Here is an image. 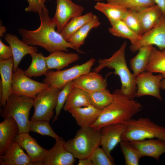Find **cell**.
I'll return each mask as SVG.
<instances>
[{
	"label": "cell",
	"instance_id": "cell-4",
	"mask_svg": "<svg viewBox=\"0 0 165 165\" xmlns=\"http://www.w3.org/2000/svg\"><path fill=\"white\" fill-rule=\"evenodd\" d=\"M123 124L125 128L122 140L132 141L156 138L165 141V128L148 118H131Z\"/></svg>",
	"mask_w": 165,
	"mask_h": 165
},
{
	"label": "cell",
	"instance_id": "cell-44",
	"mask_svg": "<svg viewBox=\"0 0 165 165\" xmlns=\"http://www.w3.org/2000/svg\"><path fill=\"white\" fill-rule=\"evenodd\" d=\"M6 29L5 26H3L2 24L0 23V36L4 37V34L6 32Z\"/></svg>",
	"mask_w": 165,
	"mask_h": 165
},
{
	"label": "cell",
	"instance_id": "cell-39",
	"mask_svg": "<svg viewBox=\"0 0 165 165\" xmlns=\"http://www.w3.org/2000/svg\"><path fill=\"white\" fill-rule=\"evenodd\" d=\"M93 165H114L112 160L101 148L96 149L90 157Z\"/></svg>",
	"mask_w": 165,
	"mask_h": 165
},
{
	"label": "cell",
	"instance_id": "cell-2",
	"mask_svg": "<svg viewBox=\"0 0 165 165\" xmlns=\"http://www.w3.org/2000/svg\"><path fill=\"white\" fill-rule=\"evenodd\" d=\"M112 94V102L101 110L98 118L90 127L94 129L100 130L108 125L123 124L141 110L140 103L126 97L120 89L115 90Z\"/></svg>",
	"mask_w": 165,
	"mask_h": 165
},
{
	"label": "cell",
	"instance_id": "cell-5",
	"mask_svg": "<svg viewBox=\"0 0 165 165\" xmlns=\"http://www.w3.org/2000/svg\"><path fill=\"white\" fill-rule=\"evenodd\" d=\"M100 130L90 127L81 128L75 137L65 142L67 149L75 158L90 157L93 152L100 145Z\"/></svg>",
	"mask_w": 165,
	"mask_h": 165
},
{
	"label": "cell",
	"instance_id": "cell-14",
	"mask_svg": "<svg viewBox=\"0 0 165 165\" xmlns=\"http://www.w3.org/2000/svg\"><path fill=\"white\" fill-rule=\"evenodd\" d=\"M13 141L18 142L26 151L33 165H43L48 150L40 146L29 133L18 134Z\"/></svg>",
	"mask_w": 165,
	"mask_h": 165
},
{
	"label": "cell",
	"instance_id": "cell-8",
	"mask_svg": "<svg viewBox=\"0 0 165 165\" xmlns=\"http://www.w3.org/2000/svg\"><path fill=\"white\" fill-rule=\"evenodd\" d=\"M60 90L51 86L39 92L34 99V114L31 120H43L49 121L53 117L57 97Z\"/></svg>",
	"mask_w": 165,
	"mask_h": 165
},
{
	"label": "cell",
	"instance_id": "cell-6",
	"mask_svg": "<svg viewBox=\"0 0 165 165\" xmlns=\"http://www.w3.org/2000/svg\"><path fill=\"white\" fill-rule=\"evenodd\" d=\"M33 100L30 97L12 94L1 110V116L3 119L12 117L15 120L19 128V134L29 132V116L33 106Z\"/></svg>",
	"mask_w": 165,
	"mask_h": 165
},
{
	"label": "cell",
	"instance_id": "cell-3",
	"mask_svg": "<svg viewBox=\"0 0 165 165\" xmlns=\"http://www.w3.org/2000/svg\"><path fill=\"white\" fill-rule=\"evenodd\" d=\"M127 45V42H124L111 57L99 59L98 61V65L94 70L98 73L105 67L113 69L115 71L113 74L120 78L121 93L128 98L134 100L136 97L137 86L135 77L129 70L126 62L125 54Z\"/></svg>",
	"mask_w": 165,
	"mask_h": 165
},
{
	"label": "cell",
	"instance_id": "cell-15",
	"mask_svg": "<svg viewBox=\"0 0 165 165\" xmlns=\"http://www.w3.org/2000/svg\"><path fill=\"white\" fill-rule=\"evenodd\" d=\"M125 125L119 123L108 125L100 130V145L110 158L114 161L111 152L122 141V134L124 130Z\"/></svg>",
	"mask_w": 165,
	"mask_h": 165
},
{
	"label": "cell",
	"instance_id": "cell-46",
	"mask_svg": "<svg viewBox=\"0 0 165 165\" xmlns=\"http://www.w3.org/2000/svg\"><path fill=\"white\" fill-rule=\"evenodd\" d=\"M95 0L97 1H101L103 0Z\"/></svg>",
	"mask_w": 165,
	"mask_h": 165
},
{
	"label": "cell",
	"instance_id": "cell-27",
	"mask_svg": "<svg viewBox=\"0 0 165 165\" xmlns=\"http://www.w3.org/2000/svg\"><path fill=\"white\" fill-rule=\"evenodd\" d=\"M92 105L88 92L73 86L64 107L67 111L70 108L87 106Z\"/></svg>",
	"mask_w": 165,
	"mask_h": 165
},
{
	"label": "cell",
	"instance_id": "cell-13",
	"mask_svg": "<svg viewBox=\"0 0 165 165\" xmlns=\"http://www.w3.org/2000/svg\"><path fill=\"white\" fill-rule=\"evenodd\" d=\"M53 147L48 150L43 165H73L75 158L66 148L65 141L60 137L55 139Z\"/></svg>",
	"mask_w": 165,
	"mask_h": 165
},
{
	"label": "cell",
	"instance_id": "cell-28",
	"mask_svg": "<svg viewBox=\"0 0 165 165\" xmlns=\"http://www.w3.org/2000/svg\"><path fill=\"white\" fill-rule=\"evenodd\" d=\"M94 7L106 16L111 25L119 20H122L128 10L126 8L108 2H98Z\"/></svg>",
	"mask_w": 165,
	"mask_h": 165
},
{
	"label": "cell",
	"instance_id": "cell-47",
	"mask_svg": "<svg viewBox=\"0 0 165 165\" xmlns=\"http://www.w3.org/2000/svg\"><path fill=\"white\" fill-rule=\"evenodd\" d=\"M48 0L49 1H52V0Z\"/></svg>",
	"mask_w": 165,
	"mask_h": 165
},
{
	"label": "cell",
	"instance_id": "cell-12",
	"mask_svg": "<svg viewBox=\"0 0 165 165\" xmlns=\"http://www.w3.org/2000/svg\"><path fill=\"white\" fill-rule=\"evenodd\" d=\"M84 9L82 6L72 0H56V10L52 19L56 24L57 31L60 33L72 18L82 15Z\"/></svg>",
	"mask_w": 165,
	"mask_h": 165
},
{
	"label": "cell",
	"instance_id": "cell-25",
	"mask_svg": "<svg viewBox=\"0 0 165 165\" xmlns=\"http://www.w3.org/2000/svg\"><path fill=\"white\" fill-rule=\"evenodd\" d=\"M100 24L98 17L94 15L92 19L75 33L68 41L73 46L78 52L84 53L79 49V48L84 44L85 40L90 31L93 28H97Z\"/></svg>",
	"mask_w": 165,
	"mask_h": 165
},
{
	"label": "cell",
	"instance_id": "cell-36",
	"mask_svg": "<svg viewBox=\"0 0 165 165\" xmlns=\"http://www.w3.org/2000/svg\"><path fill=\"white\" fill-rule=\"evenodd\" d=\"M29 132H33L42 135L50 136L56 139L59 137L54 131L49 121L43 120H30Z\"/></svg>",
	"mask_w": 165,
	"mask_h": 165
},
{
	"label": "cell",
	"instance_id": "cell-29",
	"mask_svg": "<svg viewBox=\"0 0 165 165\" xmlns=\"http://www.w3.org/2000/svg\"><path fill=\"white\" fill-rule=\"evenodd\" d=\"M29 55L31 62L28 68L24 71L25 74L30 78L44 75L48 70L46 57L41 53H34Z\"/></svg>",
	"mask_w": 165,
	"mask_h": 165
},
{
	"label": "cell",
	"instance_id": "cell-1",
	"mask_svg": "<svg viewBox=\"0 0 165 165\" xmlns=\"http://www.w3.org/2000/svg\"><path fill=\"white\" fill-rule=\"evenodd\" d=\"M38 14L40 24L37 29L34 30L18 29L22 42L29 45L41 47L50 53L56 51L68 52V48L76 51L70 42L56 30V24L50 17L47 9L42 10Z\"/></svg>",
	"mask_w": 165,
	"mask_h": 165
},
{
	"label": "cell",
	"instance_id": "cell-23",
	"mask_svg": "<svg viewBox=\"0 0 165 165\" xmlns=\"http://www.w3.org/2000/svg\"><path fill=\"white\" fill-rule=\"evenodd\" d=\"M79 59V55L77 53L63 51L54 52L46 57L48 70L53 69L60 70Z\"/></svg>",
	"mask_w": 165,
	"mask_h": 165
},
{
	"label": "cell",
	"instance_id": "cell-38",
	"mask_svg": "<svg viewBox=\"0 0 165 165\" xmlns=\"http://www.w3.org/2000/svg\"><path fill=\"white\" fill-rule=\"evenodd\" d=\"M74 86L73 81L67 83L59 93L57 99V105L55 109V114L53 122L57 120L59 115L63 108H64L68 96Z\"/></svg>",
	"mask_w": 165,
	"mask_h": 165
},
{
	"label": "cell",
	"instance_id": "cell-20",
	"mask_svg": "<svg viewBox=\"0 0 165 165\" xmlns=\"http://www.w3.org/2000/svg\"><path fill=\"white\" fill-rule=\"evenodd\" d=\"M4 39L12 50L14 60L13 72L18 67L20 61L25 56L38 52L37 47L26 44L14 35L6 34L4 36Z\"/></svg>",
	"mask_w": 165,
	"mask_h": 165
},
{
	"label": "cell",
	"instance_id": "cell-42",
	"mask_svg": "<svg viewBox=\"0 0 165 165\" xmlns=\"http://www.w3.org/2000/svg\"><path fill=\"white\" fill-rule=\"evenodd\" d=\"M156 5L161 10L163 15L165 16V0H155Z\"/></svg>",
	"mask_w": 165,
	"mask_h": 165
},
{
	"label": "cell",
	"instance_id": "cell-19",
	"mask_svg": "<svg viewBox=\"0 0 165 165\" xmlns=\"http://www.w3.org/2000/svg\"><path fill=\"white\" fill-rule=\"evenodd\" d=\"M23 148L13 141L4 153L0 155V165H33Z\"/></svg>",
	"mask_w": 165,
	"mask_h": 165
},
{
	"label": "cell",
	"instance_id": "cell-24",
	"mask_svg": "<svg viewBox=\"0 0 165 165\" xmlns=\"http://www.w3.org/2000/svg\"><path fill=\"white\" fill-rule=\"evenodd\" d=\"M137 12L144 33L154 27L163 15L156 5L146 7Z\"/></svg>",
	"mask_w": 165,
	"mask_h": 165
},
{
	"label": "cell",
	"instance_id": "cell-37",
	"mask_svg": "<svg viewBox=\"0 0 165 165\" xmlns=\"http://www.w3.org/2000/svg\"><path fill=\"white\" fill-rule=\"evenodd\" d=\"M133 31L139 36L144 32L137 12L128 9L122 20Z\"/></svg>",
	"mask_w": 165,
	"mask_h": 165
},
{
	"label": "cell",
	"instance_id": "cell-45",
	"mask_svg": "<svg viewBox=\"0 0 165 165\" xmlns=\"http://www.w3.org/2000/svg\"><path fill=\"white\" fill-rule=\"evenodd\" d=\"M160 88L163 90H165V78H163L161 81Z\"/></svg>",
	"mask_w": 165,
	"mask_h": 165
},
{
	"label": "cell",
	"instance_id": "cell-33",
	"mask_svg": "<svg viewBox=\"0 0 165 165\" xmlns=\"http://www.w3.org/2000/svg\"><path fill=\"white\" fill-rule=\"evenodd\" d=\"M126 165H138L141 156L138 150L130 141L122 140L119 143Z\"/></svg>",
	"mask_w": 165,
	"mask_h": 165
},
{
	"label": "cell",
	"instance_id": "cell-26",
	"mask_svg": "<svg viewBox=\"0 0 165 165\" xmlns=\"http://www.w3.org/2000/svg\"><path fill=\"white\" fill-rule=\"evenodd\" d=\"M153 47L148 45L141 47L136 55L130 60V68L135 77L145 71Z\"/></svg>",
	"mask_w": 165,
	"mask_h": 165
},
{
	"label": "cell",
	"instance_id": "cell-17",
	"mask_svg": "<svg viewBox=\"0 0 165 165\" xmlns=\"http://www.w3.org/2000/svg\"><path fill=\"white\" fill-rule=\"evenodd\" d=\"M130 142L142 157H152L158 162L161 155L165 153V141L161 139L150 138Z\"/></svg>",
	"mask_w": 165,
	"mask_h": 165
},
{
	"label": "cell",
	"instance_id": "cell-35",
	"mask_svg": "<svg viewBox=\"0 0 165 165\" xmlns=\"http://www.w3.org/2000/svg\"><path fill=\"white\" fill-rule=\"evenodd\" d=\"M107 2L128 9L138 12L156 5L155 0H107Z\"/></svg>",
	"mask_w": 165,
	"mask_h": 165
},
{
	"label": "cell",
	"instance_id": "cell-7",
	"mask_svg": "<svg viewBox=\"0 0 165 165\" xmlns=\"http://www.w3.org/2000/svg\"><path fill=\"white\" fill-rule=\"evenodd\" d=\"M95 61V59L92 57L83 64L75 65L64 70L56 71L48 70L44 75V82L50 86L61 89L68 82L90 72Z\"/></svg>",
	"mask_w": 165,
	"mask_h": 165
},
{
	"label": "cell",
	"instance_id": "cell-34",
	"mask_svg": "<svg viewBox=\"0 0 165 165\" xmlns=\"http://www.w3.org/2000/svg\"><path fill=\"white\" fill-rule=\"evenodd\" d=\"M92 105L102 110L112 101L113 95L106 89L88 93Z\"/></svg>",
	"mask_w": 165,
	"mask_h": 165
},
{
	"label": "cell",
	"instance_id": "cell-31",
	"mask_svg": "<svg viewBox=\"0 0 165 165\" xmlns=\"http://www.w3.org/2000/svg\"><path fill=\"white\" fill-rule=\"evenodd\" d=\"M145 71L160 73L165 78V50L153 47Z\"/></svg>",
	"mask_w": 165,
	"mask_h": 165
},
{
	"label": "cell",
	"instance_id": "cell-41",
	"mask_svg": "<svg viewBox=\"0 0 165 165\" xmlns=\"http://www.w3.org/2000/svg\"><path fill=\"white\" fill-rule=\"evenodd\" d=\"M13 57L11 48L10 46L4 44L0 39V60H7Z\"/></svg>",
	"mask_w": 165,
	"mask_h": 165
},
{
	"label": "cell",
	"instance_id": "cell-43",
	"mask_svg": "<svg viewBox=\"0 0 165 165\" xmlns=\"http://www.w3.org/2000/svg\"><path fill=\"white\" fill-rule=\"evenodd\" d=\"M79 160L78 165H93L90 157Z\"/></svg>",
	"mask_w": 165,
	"mask_h": 165
},
{
	"label": "cell",
	"instance_id": "cell-18",
	"mask_svg": "<svg viewBox=\"0 0 165 165\" xmlns=\"http://www.w3.org/2000/svg\"><path fill=\"white\" fill-rule=\"evenodd\" d=\"M74 86L88 93L106 89L107 83L101 75L95 71L82 74L73 81Z\"/></svg>",
	"mask_w": 165,
	"mask_h": 165
},
{
	"label": "cell",
	"instance_id": "cell-22",
	"mask_svg": "<svg viewBox=\"0 0 165 165\" xmlns=\"http://www.w3.org/2000/svg\"><path fill=\"white\" fill-rule=\"evenodd\" d=\"M19 133V128L12 117L4 119L0 123V155H2Z\"/></svg>",
	"mask_w": 165,
	"mask_h": 165
},
{
	"label": "cell",
	"instance_id": "cell-30",
	"mask_svg": "<svg viewBox=\"0 0 165 165\" xmlns=\"http://www.w3.org/2000/svg\"><path fill=\"white\" fill-rule=\"evenodd\" d=\"M94 14L91 12L72 18L60 33L64 38L68 41L78 30L93 18Z\"/></svg>",
	"mask_w": 165,
	"mask_h": 165
},
{
	"label": "cell",
	"instance_id": "cell-10",
	"mask_svg": "<svg viewBox=\"0 0 165 165\" xmlns=\"http://www.w3.org/2000/svg\"><path fill=\"white\" fill-rule=\"evenodd\" d=\"M163 78V75L161 74L154 75L147 71L138 75L135 77L137 86L136 97L148 95L162 101L160 89L161 81Z\"/></svg>",
	"mask_w": 165,
	"mask_h": 165
},
{
	"label": "cell",
	"instance_id": "cell-40",
	"mask_svg": "<svg viewBox=\"0 0 165 165\" xmlns=\"http://www.w3.org/2000/svg\"><path fill=\"white\" fill-rule=\"evenodd\" d=\"M28 6L25 9L27 12H32L38 13L42 10L47 9L45 3L46 0H26Z\"/></svg>",
	"mask_w": 165,
	"mask_h": 165
},
{
	"label": "cell",
	"instance_id": "cell-9",
	"mask_svg": "<svg viewBox=\"0 0 165 165\" xmlns=\"http://www.w3.org/2000/svg\"><path fill=\"white\" fill-rule=\"evenodd\" d=\"M50 86L44 82L32 80L27 76L24 71L18 67L13 72L12 89L13 94L25 96L34 99L40 91Z\"/></svg>",
	"mask_w": 165,
	"mask_h": 165
},
{
	"label": "cell",
	"instance_id": "cell-21",
	"mask_svg": "<svg viewBox=\"0 0 165 165\" xmlns=\"http://www.w3.org/2000/svg\"><path fill=\"white\" fill-rule=\"evenodd\" d=\"M74 118L76 123L81 128L90 127L97 120L101 110L94 106L72 108L67 111Z\"/></svg>",
	"mask_w": 165,
	"mask_h": 165
},
{
	"label": "cell",
	"instance_id": "cell-32",
	"mask_svg": "<svg viewBox=\"0 0 165 165\" xmlns=\"http://www.w3.org/2000/svg\"><path fill=\"white\" fill-rule=\"evenodd\" d=\"M108 31L114 36L129 39L131 44L137 42L141 36L131 30L123 20H119L112 25Z\"/></svg>",
	"mask_w": 165,
	"mask_h": 165
},
{
	"label": "cell",
	"instance_id": "cell-11",
	"mask_svg": "<svg viewBox=\"0 0 165 165\" xmlns=\"http://www.w3.org/2000/svg\"><path fill=\"white\" fill-rule=\"evenodd\" d=\"M155 45L160 50H165V16L163 15L157 24L152 28L144 33L136 43L131 44L130 49L133 53L141 47Z\"/></svg>",
	"mask_w": 165,
	"mask_h": 165
},
{
	"label": "cell",
	"instance_id": "cell-16",
	"mask_svg": "<svg viewBox=\"0 0 165 165\" xmlns=\"http://www.w3.org/2000/svg\"><path fill=\"white\" fill-rule=\"evenodd\" d=\"M14 60L13 57L6 60H0V107H4L7 100L13 94L12 89Z\"/></svg>",
	"mask_w": 165,
	"mask_h": 165
}]
</instances>
